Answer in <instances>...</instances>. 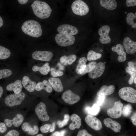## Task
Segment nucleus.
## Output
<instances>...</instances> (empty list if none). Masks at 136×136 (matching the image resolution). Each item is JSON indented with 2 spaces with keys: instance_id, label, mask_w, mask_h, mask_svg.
<instances>
[{
  "instance_id": "nucleus-27",
  "label": "nucleus",
  "mask_w": 136,
  "mask_h": 136,
  "mask_svg": "<svg viewBox=\"0 0 136 136\" xmlns=\"http://www.w3.org/2000/svg\"><path fill=\"white\" fill-rule=\"evenodd\" d=\"M76 55L74 54H72L68 56L64 55L60 57V60L62 64L66 65L72 64L76 60Z\"/></svg>"
},
{
  "instance_id": "nucleus-1",
  "label": "nucleus",
  "mask_w": 136,
  "mask_h": 136,
  "mask_svg": "<svg viewBox=\"0 0 136 136\" xmlns=\"http://www.w3.org/2000/svg\"><path fill=\"white\" fill-rule=\"evenodd\" d=\"M31 6L35 15L41 19L48 18L52 11L49 6L44 2L36 0L33 2Z\"/></svg>"
},
{
  "instance_id": "nucleus-24",
  "label": "nucleus",
  "mask_w": 136,
  "mask_h": 136,
  "mask_svg": "<svg viewBox=\"0 0 136 136\" xmlns=\"http://www.w3.org/2000/svg\"><path fill=\"white\" fill-rule=\"evenodd\" d=\"M22 130L25 132H27L30 135L35 134L38 133L39 129L38 127L36 125L32 126L29 123H24L22 126Z\"/></svg>"
},
{
  "instance_id": "nucleus-8",
  "label": "nucleus",
  "mask_w": 136,
  "mask_h": 136,
  "mask_svg": "<svg viewBox=\"0 0 136 136\" xmlns=\"http://www.w3.org/2000/svg\"><path fill=\"white\" fill-rule=\"evenodd\" d=\"M35 112L39 119L41 121H45L48 120L49 117L48 115L45 104L41 102L36 107Z\"/></svg>"
},
{
  "instance_id": "nucleus-13",
  "label": "nucleus",
  "mask_w": 136,
  "mask_h": 136,
  "mask_svg": "<svg viewBox=\"0 0 136 136\" xmlns=\"http://www.w3.org/2000/svg\"><path fill=\"white\" fill-rule=\"evenodd\" d=\"M105 68V64L102 62L97 63L94 68L88 73L89 77L93 79L100 77L103 74Z\"/></svg>"
},
{
  "instance_id": "nucleus-16",
  "label": "nucleus",
  "mask_w": 136,
  "mask_h": 136,
  "mask_svg": "<svg viewBox=\"0 0 136 136\" xmlns=\"http://www.w3.org/2000/svg\"><path fill=\"white\" fill-rule=\"evenodd\" d=\"M104 123L107 127L110 128L115 132H119L121 128V125L119 123L110 118L105 119Z\"/></svg>"
},
{
  "instance_id": "nucleus-32",
  "label": "nucleus",
  "mask_w": 136,
  "mask_h": 136,
  "mask_svg": "<svg viewBox=\"0 0 136 136\" xmlns=\"http://www.w3.org/2000/svg\"><path fill=\"white\" fill-rule=\"evenodd\" d=\"M102 56L101 54L91 50L88 52L87 56V60L88 61L95 60L100 58Z\"/></svg>"
},
{
  "instance_id": "nucleus-17",
  "label": "nucleus",
  "mask_w": 136,
  "mask_h": 136,
  "mask_svg": "<svg viewBox=\"0 0 136 136\" xmlns=\"http://www.w3.org/2000/svg\"><path fill=\"white\" fill-rule=\"evenodd\" d=\"M24 120V117L21 114H17L12 120L6 119L4 122L6 125L8 127H11L12 125L16 127L20 126Z\"/></svg>"
},
{
  "instance_id": "nucleus-53",
  "label": "nucleus",
  "mask_w": 136,
  "mask_h": 136,
  "mask_svg": "<svg viewBox=\"0 0 136 136\" xmlns=\"http://www.w3.org/2000/svg\"><path fill=\"white\" fill-rule=\"evenodd\" d=\"M66 132L65 130L61 131L60 132V136H64V134Z\"/></svg>"
},
{
  "instance_id": "nucleus-6",
  "label": "nucleus",
  "mask_w": 136,
  "mask_h": 136,
  "mask_svg": "<svg viewBox=\"0 0 136 136\" xmlns=\"http://www.w3.org/2000/svg\"><path fill=\"white\" fill-rule=\"evenodd\" d=\"M25 97V95L23 92L10 94L6 97L5 102L6 105L9 107L18 105L21 104Z\"/></svg>"
},
{
  "instance_id": "nucleus-11",
  "label": "nucleus",
  "mask_w": 136,
  "mask_h": 136,
  "mask_svg": "<svg viewBox=\"0 0 136 136\" xmlns=\"http://www.w3.org/2000/svg\"><path fill=\"white\" fill-rule=\"evenodd\" d=\"M85 121L89 127L95 130H99L102 127V124L100 121L92 115H87L85 118Z\"/></svg>"
},
{
  "instance_id": "nucleus-45",
  "label": "nucleus",
  "mask_w": 136,
  "mask_h": 136,
  "mask_svg": "<svg viewBox=\"0 0 136 136\" xmlns=\"http://www.w3.org/2000/svg\"><path fill=\"white\" fill-rule=\"evenodd\" d=\"M7 129V128L6 124L4 123H0V132L3 133L5 132Z\"/></svg>"
},
{
  "instance_id": "nucleus-28",
  "label": "nucleus",
  "mask_w": 136,
  "mask_h": 136,
  "mask_svg": "<svg viewBox=\"0 0 136 136\" xmlns=\"http://www.w3.org/2000/svg\"><path fill=\"white\" fill-rule=\"evenodd\" d=\"M87 61L86 58L84 57L80 58L78 61L76 69V73L78 74H82L84 72L86 67Z\"/></svg>"
},
{
  "instance_id": "nucleus-20",
  "label": "nucleus",
  "mask_w": 136,
  "mask_h": 136,
  "mask_svg": "<svg viewBox=\"0 0 136 136\" xmlns=\"http://www.w3.org/2000/svg\"><path fill=\"white\" fill-rule=\"evenodd\" d=\"M22 82L20 80H17L14 82L10 83L6 87L8 91H13L15 94H18L22 90Z\"/></svg>"
},
{
  "instance_id": "nucleus-49",
  "label": "nucleus",
  "mask_w": 136,
  "mask_h": 136,
  "mask_svg": "<svg viewBox=\"0 0 136 136\" xmlns=\"http://www.w3.org/2000/svg\"><path fill=\"white\" fill-rule=\"evenodd\" d=\"M55 123L54 122H53L51 125V126L49 130L50 132H52L54 131L55 128Z\"/></svg>"
},
{
  "instance_id": "nucleus-2",
  "label": "nucleus",
  "mask_w": 136,
  "mask_h": 136,
  "mask_svg": "<svg viewBox=\"0 0 136 136\" xmlns=\"http://www.w3.org/2000/svg\"><path fill=\"white\" fill-rule=\"evenodd\" d=\"M21 29L25 34L33 37L38 38L42 35L40 24L34 20H28L24 22L21 26Z\"/></svg>"
},
{
  "instance_id": "nucleus-52",
  "label": "nucleus",
  "mask_w": 136,
  "mask_h": 136,
  "mask_svg": "<svg viewBox=\"0 0 136 136\" xmlns=\"http://www.w3.org/2000/svg\"><path fill=\"white\" fill-rule=\"evenodd\" d=\"M3 92V89L2 86H0V98L1 97Z\"/></svg>"
},
{
  "instance_id": "nucleus-44",
  "label": "nucleus",
  "mask_w": 136,
  "mask_h": 136,
  "mask_svg": "<svg viewBox=\"0 0 136 136\" xmlns=\"http://www.w3.org/2000/svg\"><path fill=\"white\" fill-rule=\"evenodd\" d=\"M126 4L127 7H133L136 5V0H127L126 1Z\"/></svg>"
},
{
  "instance_id": "nucleus-14",
  "label": "nucleus",
  "mask_w": 136,
  "mask_h": 136,
  "mask_svg": "<svg viewBox=\"0 0 136 136\" xmlns=\"http://www.w3.org/2000/svg\"><path fill=\"white\" fill-rule=\"evenodd\" d=\"M57 30L59 33L72 36L77 34L78 32L76 27L67 24L60 25L57 28Z\"/></svg>"
},
{
  "instance_id": "nucleus-56",
  "label": "nucleus",
  "mask_w": 136,
  "mask_h": 136,
  "mask_svg": "<svg viewBox=\"0 0 136 136\" xmlns=\"http://www.w3.org/2000/svg\"><path fill=\"white\" fill-rule=\"evenodd\" d=\"M37 136H43L42 134H38Z\"/></svg>"
},
{
  "instance_id": "nucleus-23",
  "label": "nucleus",
  "mask_w": 136,
  "mask_h": 136,
  "mask_svg": "<svg viewBox=\"0 0 136 136\" xmlns=\"http://www.w3.org/2000/svg\"><path fill=\"white\" fill-rule=\"evenodd\" d=\"M70 118L72 122L69 125L70 129L71 130H74L76 128H80L81 125V119L80 117L76 114H73L71 115Z\"/></svg>"
},
{
  "instance_id": "nucleus-19",
  "label": "nucleus",
  "mask_w": 136,
  "mask_h": 136,
  "mask_svg": "<svg viewBox=\"0 0 136 136\" xmlns=\"http://www.w3.org/2000/svg\"><path fill=\"white\" fill-rule=\"evenodd\" d=\"M48 81L52 88L55 91L61 92L63 90V87L61 82L59 78L56 77H51L48 79Z\"/></svg>"
},
{
  "instance_id": "nucleus-3",
  "label": "nucleus",
  "mask_w": 136,
  "mask_h": 136,
  "mask_svg": "<svg viewBox=\"0 0 136 136\" xmlns=\"http://www.w3.org/2000/svg\"><path fill=\"white\" fill-rule=\"evenodd\" d=\"M118 95L126 101L132 103L136 102V90L132 87H126L121 88L119 91Z\"/></svg>"
},
{
  "instance_id": "nucleus-51",
  "label": "nucleus",
  "mask_w": 136,
  "mask_h": 136,
  "mask_svg": "<svg viewBox=\"0 0 136 136\" xmlns=\"http://www.w3.org/2000/svg\"><path fill=\"white\" fill-rule=\"evenodd\" d=\"M51 135L52 136H60V132L58 131H56L54 133Z\"/></svg>"
},
{
  "instance_id": "nucleus-7",
  "label": "nucleus",
  "mask_w": 136,
  "mask_h": 136,
  "mask_svg": "<svg viewBox=\"0 0 136 136\" xmlns=\"http://www.w3.org/2000/svg\"><path fill=\"white\" fill-rule=\"evenodd\" d=\"M123 107V104L120 100L115 101L112 107L108 110L107 113L111 118L115 119L119 118L122 115Z\"/></svg>"
},
{
  "instance_id": "nucleus-35",
  "label": "nucleus",
  "mask_w": 136,
  "mask_h": 136,
  "mask_svg": "<svg viewBox=\"0 0 136 136\" xmlns=\"http://www.w3.org/2000/svg\"><path fill=\"white\" fill-rule=\"evenodd\" d=\"M70 118L69 115L68 114H65L64 116V118L62 121L59 120L57 123V124L60 128L63 127L66 125Z\"/></svg>"
},
{
  "instance_id": "nucleus-25",
  "label": "nucleus",
  "mask_w": 136,
  "mask_h": 136,
  "mask_svg": "<svg viewBox=\"0 0 136 136\" xmlns=\"http://www.w3.org/2000/svg\"><path fill=\"white\" fill-rule=\"evenodd\" d=\"M99 2L101 6L108 10H114L117 6V2L115 0H100Z\"/></svg>"
},
{
  "instance_id": "nucleus-46",
  "label": "nucleus",
  "mask_w": 136,
  "mask_h": 136,
  "mask_svg": "<svg viewBox=\"0 0 136 136\" xmlns=\"http://www.w3.org/2000/svg\"><path fill=\"white\" fill-rule=\"evenodd\" d=\"M126 54L125 53L123 54L119 55L118 57V60L120 62L124 61L126 59Z\"/></svg>"
},
{
  "instance_id": "nucleus-48",
  "label": "nucleus",
  "mask_w": 136,
  "mask_h": 136,
  "mask_svg": "<svg viewBox=\"0 0 136 136\" xmlns=\"http://www.w3.org/2000/svg\"><path fill=\"white\" fill-rule=\"evenodd\" d=\"M131 119L133 125H136V113L135 112L133 113L131 117Z\"/></svg>"
},
{
  "instance_id": "nucleus-26",
  "label": "nucleus",
  "mask_w": 136,
  "mask_h": 136,
  "mask_svg": "<svg viewBox=\"0 0 136 136\" xmlns=\"http://www.w3.org/2000/svg\"><path fill=\"white\" fill-rule=\"evenodd\" d=\"M50 67L49 66V63H46L42 66H39L37 65L33 66L32 68V71L34 72L39 71L42 75H46L50 71Z\"/></svg>"
},
{
  "instance_id": "nucleus-43",
  "label": "nucleus",
  "mask_w": 136,
  "mask_h": 136,
  "mask_svg": "<svg viewBox=\"0 0 136 136\" xmlns=\"http://www.w3.org/2000/svg\"><path fill=\"white\" fill-rule=\"evenodd\" d=\"M129 68L132 71L136 73V63L132 62H129L128 63Z\"/></svg>"
},
{
  "instance_id": "nucleus-59",
  "label": "nucleus",
  "mask_w": 136,
  "mask_h": 136,
  "mask_svg": "<svg viewBox=\"0 0 136 136\" xmlns=\"http://www.w3.org/2000/svg\"></svg>"
},
{
  "instance_id": "nucleus-21",
  "label": "nucleus",
  "mask_w": 136,
  "mask_h": 136,
  "mask_svg": "<svg viewBox=\"0 0 136 136\" xmlns=\"http://www.w3.org/2000/svg\"><path fill=\"white\" fill-rule=\"evenodd\" d=\"M98 92L97 95L98 96H105L109 95L114 92L115 87L113 85L108 86L104 85L102 86Z\"/></svg>"
},
{
  "instance_id": "nucleus-15",
  "label": "nucleus",
  "mask_w": 136,
  "mask_h": 136,
  "mask_svg": "<svg viewBox=\"0 0 136 136\" xmlns=\"http://www.w3.org/2000/svg\"><path fill=\"white\" fill-rule=\"evenodd\" d=\"M124 47L127 53L131 54L136 52V42L129 37H125L123 42Z\"/></svg>"
},
{
  "instance_id": "nucleus-57",
  "label": "nucleus",
  "mask_w": 136,
  "mask_h": 136,
  "mask_svg": "<svg viewBox=\"0 0 136 136\" xmlns=\"http://www.w3.org/2000/svg\"><path fill=\"white\" fill-rule=\"evenodd\" d=\"M127 136L123 135V136Z\"/></svg>"
},
{
  "instance_id": "nucleus-55",
  "label": "nucleus",
  "mask_w": 136,
  "mask_h": 136,
  "mask_svg": "<svg viewBox=\"0 0 136 136\" xmlns=\"http://www.w3.org/2000/svg\"><path fill=\"white\" fill-rule=\"evenodd\" d=\"M136 77L135 78H134V80H133V82L135 84H136Z\"/></svg>"
},
{
  "instance_id": "nucleus-50",
  "label": "nucleus",
  "mask_w": 136,
  "mask_h": 136,
  "mask_svg": "<svg viewBox=\"0 0 136 136\" xmlns=\"http://www.w3.org/2000/svg\"><path fill=\"white\" fill-rule=\"evenodd\" d=\"M18 1L20 4L22 5L26 4L28 1L27 0H18Z\"/></svg>"
},
{
  "instance_id": "nucleus-18",
  "label": "nucleus",
  "mask_w": 136,
  "mask_h": 136,
  "mask_svg": "<svg viewBox=\"0 0 136 136\" xmlns=\"http://www.w3.org/2000/svg\"><path fill=\"white\" fill-rule=\"evenodd\" d=\"M22 83L24 88L30 92L34 91L37 85L36 82L31 81L27 76L23 78Z\"/></svg>"
},
{
  "instance_id": "nucleus-36",
  "label": "nucleus",
  "mask_w": 136,
  "mask_h": 136,
  "mask_svg": "<svg viewBox=\"0 0 136 136\" xmlns=\"http://www.w3.org/2000/svg\"><path fill=\"white\" fill-rule=\"evenodd\" d=\"M12 74V71L9 69L0 70V79L10 76Z\"/></svg>"
},
{
  "instance_id": "nucleus-29",
  "label": "nucleus",
  "mask_w": 136,
  "mask_h": 136,
  "mask_svg": "<svg viewBox=\"0 0 136 136\" xmlns=\"http://www.w3.org/2000/svg\"><path fill=\"white\" fill-rule=\"evenodd\" d=\"M100 109L99 106L95 103L91 108L87 107L86 108V110L88 114L91 115L95 116L98 113Z\"/></svg>"
},
{
  "instance_id": "nucleus-34",
  "label": "nucleus",
  "mask_w": 136,
  "mask_h": 136,
  "mask_svg": "<svg viewBox=\"0 0 136 136\" xmlns=\"http://www.w3.org/2000/svg\"><path fill=\"white\" fill-rule=\"evenodd\" d=\"M132 111V107L131 105L128 104L123 107L122 109V114L125 117L129 116Z\"/></svg>"
},
{
  "instance_id": "nucleus-47",
  "label": "nucleus",
  "mask_w": 136,
  "mask_h": 136,
  "mask_svg": "<svg viewBox=\"0 0 136 136\" xmlns=\"http://www.w3.org/2000/svg\"><path fill=\"white\" fill-rule=\"evenodd\" d=\"M105 99V96H99L98 98L97 103L99 106H101L103 103Z\"/></svg>"
},
{
  "instance_id": "nucleus-41",
  "label": "nucleus",
  "mask_w": 136,
  "mask_h": 136,
  "mask_svg": "<svg viewBox=\"0 0 136 136\" xmlns=\"http://www.w3.org/2000/svg\"><path fill=\"white\" fill-rule=\"evenodd\" d=\"M77 136H93L89 133L85 129H82L80 130L78 132Z\"/></svg>"
},
{
  "instance_id": "nucleus-42",
  "label": "nucleus",
  "mask_w": 136,
  "mask_h": 136,
  "mask_svg": "<svg viewBox=\"0 0 136 136\" xmlns=\"http://www.w3.org/2000/svg\"><path fill=\"white\" fill-rule=\"evenodd\" d=\"M19 133L15 130H12L9 131L4 136H18Z\"/></svg>"
},
{
  "instance_id": "nucleus-4",
  "label": "nucleus",
  "mask_w": 136,
  "mask_h": 136,
  "mask_svg": "<svg viewBox=\"0 0 136 136\" xmlns=\"http://www.w3.org/2000/svg\"><path fill=\"white\" fill-rule=\"evenodd\" d=\"M71 7L73 12L78 15H85L89 11L88 6L83 1L81 0L74 1L72 4Z\"/></svg>"
},
{
  "instance_id": "nucleus-31",
  "label": "nucleus",
  "mask_w": 136,
  "mask_h": 136,
  "mask_svg": "<svg viewBox=\"0 0 136 136\" xmlns=\"http://www.w3.org/2000/svg\"><path fill=\"white\" fill-rule=\"evenodd\" d=\"M11 52L8 49L0 45V59H5L10 56Z\"/></svg>"
},
{
  "instance_id": "nucleus-5",
  "label": "nucleus",
  "mask_w": 136,
  "mask_h": 136,
  "mask_svg": "<svg viewBox=\"0 0 136 136\" xmlns=\"http://www.w3.org/2000/svg\"><path fill=\"white\" fill-rule=\"evenodd\" d=\"M55 40L59 45L62 47H66L74 44L75 38L73 36L59 33L56 35Z\"/></svg>"
},
{
  "instance_id": "nucleus-12",
  "label": "nucleus",
  "mask_w": 136,
  "mask_h": 136,
  "mask_svg": "<svg viewBox=\"0 0 136 136\" xmlns=\"http://www.w3.org/2000/svg\"><path fill=\"white\" fill-rule=\"evenodd\" d=\"M53 56V53L51 52L47 51H35L32 55L33 59L45 61H50Z\"/></svg>"
},
{
  "instance_id": "nucleus-30",
  "label": "nucleus",
  "mask_w": 136,
  "mask_h": 136,
  "mask_svg": "<svg viewBox=\"0 0 136 136\" xmlns=\"http://www.w3.org/2000/svg\"><path fill=\"white\" fill-rule=\"evenodd\" d=\"M136 18V13L135 14L130 12L128 13L126 17V22L127 23L133 28H136V23L134 21Z\"/></svg>"
},
{
  "instance_id": "nucleus-10",
  "label": "nucleus",
  "mask_w": 136,
  "mask_h": 136,
  "mask_svg": "<svg viewBox=\"0 0 136 136\" xmlns=\"http://www.w3.org/2000/svg\"><path fill=\"white\" fill-rule=\"evenodd\" d=\"M110 29V27L108 25H103L99 29V40L102 44H106L110 42L111 39L109 35Z\"/></svg>"
},
{
  "instance_id": "nucleus-40",
  "label": "nucleus",
  "mask_w": 136,
  "mask_h": 136,
  "mask_svg": "<svg viewBox=\"0 0 136 136\" xmlns=\"http://www.w3.org/2000/svg\"><path fill=\"white\" fill-rule=\"evenodd\" d=\"M51 126V125L50 124H45L41 127L40 128V130L43 133H47L50 130Z\"/></svg>"
},
{
  "instance_id": "nucleus-38",
  "label": "nucleus",
  "mask_w": 136,
  "mask_h": 136,
  "mask_svg": "<svg viewBox=\"0 0 136 136\" xmlns=\"http://www.w3.org/2000/svg\"><path fill=\"white\" fill-rule=\"evenodd\" d=\"M97 64L96 62L92 61L86 65L85 69L82 75H84L91 71Z\"/></svg>"
},
{
  "instance_id": "nucleus-33",
  "label": "nucleus",
  "mask_w": 136,
  "mask_h": 136,
  "mask_svg": "<svg viewBox=\"0 0 136 136\" xmlns=\"http://www.w3.org/2000/svg\"><path fill=\"white\" fill-rule=\"evenodd\" d=\"M111 49L113 51L116 52L119 55H121L125 53L124 51V46L120 44H117L116 47H112Z\"/></svg>"
},
{
  "instance_id": "nucleus-9",
  "label": "nucleus",
  "mask_w": 136,
  "mask_h": 136,
  "mask_svg": "<svg viewBox=\"0 0 136 136\" xmlns=\"http://www.w3.org/2000/svg\"><path fill=\"white\" fill-rule=\"evenodd\" d=\"M62 98L65 103L70 105H73L77 103L80 99L79 95L69 89L63 93Z\"/></svg>"
},
{
  "instance_id": "nucleus-22",
  "label": "nucleus",
  "mask_w": 136,
  "mask_h": 136,
  "mask_svg": "<svg viewBox=\"0 0 136 136\" xmlns=\"http://www.w3.org/2000/svg\"><path fill=\"white\" fill-rule=\"evenodd\" d=\"M35 89L37 91L44 89L49 93L52 92L53 90L49 82L46 80H44L42 82H39L37 84Z\"/></svg>"
},
{
  "instance_id": "nucleus-54",
  "label": "nucleus",
  "mask_w": 136,
  "mask_h": 136,
  "mask_svg": "<svg viewBox=\"0 0 136 136\" xmlns=\"http://www.w3.org/2000/svg\"><path fill=\"white\" fill-rule=\"evenodd\" d=\"M3 20L1 17L0 16V27L3 26Z\"/></svg>"
},
{
  "instance_id": "nucleus-39",
  "label": "nucleus",
  "mask_w": 136,
  "mask_h": 136,
  "mask_svg": "<svg viewBox=\"0 0 136 136\" xmlns=\"http://www.w3.org/2000/svg\"><path fill=\"white\" fill-rule=\"evenodd\" d=\"M50 71L51 75L53 77L60 76L63 74V73L62 72L57 71L53 67L50 69Z\"/></svg>"
},
{
  "instance_id": "nucleus-37",
  "label": "nucleus",
  "mask_w": 136,
  "mask_h": 136,
  "mask_svg": "<svg viewBox=\"0 0 136 136\" xmlns=\"http://www.w3.org/2000/svg\"><path fill=\"white\" fill-rule=\"evenodd\" d=\"M125 71L126 72L128 73L130 76V77L128 80V82L129 84H132L134 78L136 77V73L131 70L128 67H126Z\"/></svg>"
},
{
  "instance_id": "nucleus-58",
  "label": "nucleus",
  "mask_w": 136,
  "mask_h": 136,
  "mask_svg": "<svg viewBox=\"0 0 136 136\" xmlns=\"http://www.w3.org/2000/svg\"><path fill=\"white\" fill-rule=\"evenodd\" d=\"M125 14H126V13H127V12H125Z\"/></svg>"
}]
</instances>
